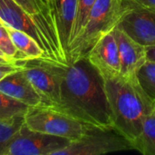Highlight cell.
Masks as SVG:
<instances>
[{"label": "cell", "instance_id": "6da1fadb", "mask_svg": "<svg viewBox=\"0 0 155 155\" xmlns=\"http://www.w3.org/2000/svg\"><path fill=\"white\" fill-rule=\"evenodd\" d=\"M59 110L87 125L114 129L104 79L85 57L66 67Z\"/></svg>", "mask_w": 155, "mask_h": 155}, {"label": "cell", "instance_id": "7a4b0ae2", "mask_svg": "<svg viewBox=\"0 0 155 155\" xmlns=\"http://www.w3.org/2000/svg\"><path fill=\"white\" fill-rule=\"evenodd\" d=\"M104 86L114 118V129L133 146L139 138L144 120L153 109V102L142 88L138 78L122 75L104 79Z\"/></svg>", "mask_w": 155, "mask_h": 155}, {"label": "cell", "instance_id": "3957f363", "mask_svg": "<svg viewBox=\"0 0 155 155\" xmlns=\"http://www.w3.org/2000/svg\"><path fill=\"white\" fill-rule=\"evenodd\" d=\"M124 0H96L80 34L68 48L70 64L85 57L90 49L118 25Z\"/></svg>", "mask_w": 155, "mask_h": 155}, {"label": "cell", "instance_id": "277c9868", "mask_svg": "<svg viewBox=\"0 0 155 155\" xmlns=\"http://www.w3.org/2000/svg\"><path fill=\"white\" fill-rule=\"evenodd\" d=\"M0 21L8 27L31 35L44 51L45 59L64 66L70 64L69 56L64 48L14 0H0Z\"/></svg>", "mask_w": 155, "mask_h": 155}, {"label": "cell", "instance_id": "5b68a950", "mask_svg": "<svg viewBox=\"0 0 155 155\" xmlns=\"http://www.w3.org/2000/svg\"><path fill=\"white\" fill-rule=\"evenodd\" d=\"M25 124L31 130L74 142L91 127L56 108L37 105L29 107L25 114Z\"/></svg>", "mask_w": 155, "mask_h": 155}, {"label": "cell", "instance_id": "8992f818", "mask_svg": "<svg viewBox=\"0 0 155 155\" xmlns=\"http://www.w3.org/2000/svg\"><path fill=\"white\" fill-rule=\"evenodd\" d=\"M16 63L42 97L43 105L59 110L61 86L67 66L45 58L17 60Z\"/></svg>", "mask_w": 155, "mask_h": 155}, {"label": "cell", "instance_id": "52a82bcc", "mask_svg": "<svg viewBox=\"0 0 155 155\" xmlns=\"http://www.w3.org/2000/svg\"><path fill=\"white\" fill-rule=\"evenodd\" d=\"M132 149V144L114 129L91 126L79 140L70 142L54 155H101Z\"/></svg>", "mask_w": 155, "mask_h": 155}, {"label": "cell", "instance_id": "ba28073f", "mask_svg": "<svg viewBox=\"0 0 155 155\" xmlns=\"http://www.w3.org/2000/svg\"><path fill=\"white\" fill-rule=\"evenodd\" d=\"M117 27L145 47L155 45V12L124 0Z\"/></svg>", "mask_w": 155, "mask_h": 155}, {"label": "cell", "instance_id": "9c48e42d", "mask_svg": "<svg viewBox=\"0 0 155 155\" xmlns=\"http://www.w3.org/2000/svg\"><path fill=\"white\" fill-rule=\"evenodd\" d=\"M69 143L67 139L33 131L24 124L11 140L5 155H54Z\"/></svg>", "mask_w": 155, "mask_h": 155}, {"label": "cell", "instance_id": "30bf717a", "mask_svg": "<svg viewBox=\"0 0 155 155\" xmlns=\"http://www.w3.org/2000/svg\"><path fill=\"white\" fill-rule=\"evenodd\" d=\"M85 58L98 70L104 79L121 75L118 45L113 31L102 37L90 49Z\"/></svg>", "mask_w": 155, "mask_h": 155}, {"label": "cell", "instance_id": "8fae6325", "mask_svg": "<svg viewBox=\"0 0 155 155\" xmlns=\"http://www.w3.org/2000/svg\"><path fill=\"white\" fill-rule=\"evenodd\" d=\"M119 50L121 75L128 79L138 78V73L146 63V47L134 41L117 26L113 30Z\"/></svg>", "mask_w": 155, "mask_h": 155}, {"label": "cell", "instance_id": "7c38bea8", "mask_svg": "<svg viewBox=\"0 0 155 155\" xmlns=\"http://www.w3.org/2000/svg\"><path fill=\"white\" fill-rule=\"evenodd\" d=\"M28 13L46 33L63 48L61 41L56 6L51 0H14ZM65 51V49L64 48ZM66 52V51H65ZM67 53V52H66Z\"/></svg>", "mask_w": 155, "mask_h": 155}, {"label": "cell", "instance_id": "4fadbf2b", "mask_svg": "<svg viewBox=\"0 0 155 155\" xmlns=\"http://www.w3.org/2000/svg\"><path fill=\"white\" fill-rule=\"evenodd\" d=\"M0 91L29 107L43 105L42 97L21 68L10 73L0 81Z\"/></svg>", "mask_w": 155, "mask_h": 155}, {"label": "cell", "instance_id": "5bb4252c", "mask_svg": "<svg viewBox=\"0 0 155 155\" xmlns=\"http://www.w3.org/2000/svg\"><path fill=\"white\" fill-rule=\"evenodd\" d=\"M55 6L61 41L64 48L68 54V48L76 18L77 0H56Z\"/></svg>", "mask_w": 155, "mask_h": 155}, {"label": "cell", "instance_id": "9a60e30c", "mask_svg": "<svg viewBox=\"0 0 155 155\" xmlns=\"http://www.w3.org/2000/svg\"><path fill=\"white\" fill-rule=\"evenodd\" d=\"M9 35L16 49L25 56V59L45 58V54L37 42L28 34L12 27H8Z\"/></svg>", "mask_w": 155, "mask_h": 155}, {"label": "cell", "instance_id": "2e32d148", "mask_svg": "<svg viewBox=\"0 0 155 155\" xmlns=\"http://www.w3.org/2000/svg\"><path fill=\"white\" fill-rule=\"evenodd\" d=\"M134 149L145 155H155V107L146 116L142 133Z\"/></svg>", "mask_w": 155, "mask_h": 155}, {"label": "cell", "instance_id": "e0dca14e", "mask_svg": "<svg viewBox=\"0 0 155 155\" xmlns=\"http://www.w3.org/2000/svg\"><path fill=\"white\" fill-rule=\"evenodd\" d=\"M25 124V115L0 121V155L5 154L7 146Z\"/></svg>", "mask_w": 155, "mask_h": 155}, {"label": "cell", "instance_id": "ac0fdd59", "mask_svg": "<svg viewBox=\"0 0 155 155\" xmlns=\"http://www.w3.org/2000/svg\"><path fill=\"white\" fill-rule=\"evenodd\" d=\"M29 106L0 91V121L25 115Z\"/></svg>", "mask_w": 155, "mask_h": 155}, {"label": "cell", "instance_id": "d6986e66", "mask_svg": "<svg viewBox=\"0 0 155 155\" xmlns=\"http://www.w3.org/2000/svg\"><path fill=\"white\" fill-rule=\"evenodd\" d=\"M139 83L147 94V95L153 101L155 100V64L146 61L138 73Z\"/></svg>", "mask_w": 155, "mask_h": 155}, {"label": "cell", "instance_id": "ffe728a7", "mask_svg": "<svg viewBox=\"0 0 155 155\" xmlns=\"http://www.w3.org/2000/svg\"><path fill=\"white\" fill-rule=\"evenodd\" d=\"M0 50L8 61L25 60V56L16 49L12 42L7 26L0 21Z\"/></svg>", "mask_w": 155, "mask_h": 155}, {"label": "cell", "instance_id": "44dd1931", "mask_svg": "<svg viewBox=\"0 0 155 155\" xmlns=\"http://www.w3.org/2000/svg\"><path fill=\"white\" fill-rule=\"evenodd\" d=\"M95 1L96 0H77L76 18H75V22H74V30H73L70 44L73 42L74 39H75V37L83 30V28L86 23V20L88 18V15L90 14V11L93 8Z\"/></svg>", "mask_w": 155, "mask_h": 155}, {"label": "cell", "instance_id": "7402d4cb", "mask_svg": "<svg viewBox=\"0 0 155 155\" xmlns=\"http://www.w3.org/2000/svg\"><path fill=\"white\" fill-rule=\"evenodd\" d=\"M20 68L21 66L16 63V61L0 63V81L10 73H13Z\"/></svg>", "mask_w": 155, "mask_h": 155}, {"label": "cell", "instance_id": "603a6c76", "mask_svg": "<svg viewBox=\"0 0 155 155\" xmlns=\"http://www.w3.org/2000/svg\"><path fill=\"white\" fill-rule=\"evenodd\" d=\"M136 5L155 12V0H131Z\"/></svg>", "mask_w": 155, "mask_h": 155}, {"label": "cell", "instance_id": "cb8c5ba5", "mask_svg": "<svg viewBox=\"0 0 155 155\" xmlns=\"http://www.w3.org/2000/svg\"><path fill=\"white\" fill-rule=\"evenodd\" d=\"M146 58L147 61L155 64V45L146 47Z\"/></svg>", "mask_w": 155, "mask_h": 155}, {"label": "cell", "instance_id": "d4e9b609", "mask_svg": "<svg viewBox=\"0 0 155 155\" xmlns=\"http://www.w3.org/2000/svg\"><path fill=\"white\" fill-rule=\"evenodd\" d=\"M5 62H9L8 60H6L5 58H4V57H1L0 56V63H5Z\"/></svg>", "mask_w": 155, "mask_h": 155}, {"label": "cell", "instance_id": "484cf974", "mask_svg": "<svg viewBox=\"0 0 155 155\" xmlns=\"http://www.w3.org/2000/svg\"><path fill=\"white\" fill-rule=\"evenodd\" d=\"M0 56H1V57H4V58H5V59L7 60V58L5 57V55L4 54V53H3V52H2L1 50H0Z\"/></svg>", "mask_w": 155, "mask_h": 155}, {"label": "cell", "instance_id": "4316f807", "mask_svg": "<svg viewBox=\"0 0 155 155\" xmlns=\"http://www.w3.org/2000/svg\"><path fill=\"white\" fill-rule=\"evenodd\" d=\"M55 1H56V0H51V2H52V3H54V5H55Z\"/></svg>", "mask_w": 155, "mask_h": 155}, {"label": "cell", "instance_id": "83f0119b", "mask_svg": "<svg viewBox=\"0 0 155 155\" xmlns=\"http://www.w3.org/2000/svg\"><path fill=\"white\" fill-rule=\"evenodd\" d=\"M153 105H154V107H155V100H153Z\"/></svg>", "mask_w": 155, "mask_h": 155}]
</instances>
